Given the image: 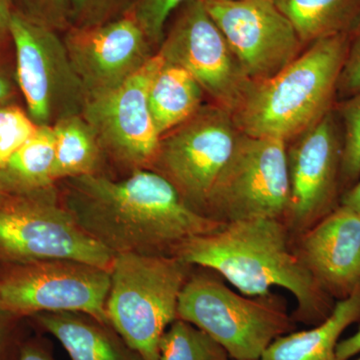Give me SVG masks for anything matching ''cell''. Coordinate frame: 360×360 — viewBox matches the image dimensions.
I'll return each mask as SVG.
<instances>
[{"label":"cell","mask_w":360,"mask_h":360,"mask_svg":"<svg viewBox=\"0 0 360 360\" xmlns=\"http://www.w3.org/2000/svg\"><path fill=\"white\" fill-rule=\"evenodd\" d=\"M63 201L77 224L112 255L176 257L191 239L224 224L187 205L162 175L139 169L122 180L101 174L66 180Z\"/></svg>","instance_id":"6da1fadb"},{"label":"cell","mask_w":360,"mask_h":360,"mask_svg":"<svg viewBox=\"0 0 360 360\" xmlns=\"http://www.w3.org/2000/svg\"><path fill=\"white\" fill-rule=\"evenodd\" d=\"M176 257L217 272L245 295H269L274 286L290 291L296 319L309 326L326 321L335 305L296 252L283 219L227 222L189 240Z\"/></svg>","instance_id":"7a4b0ae2"},{"label":"cell","mask_w":360,"mask_h":360,"mask_svg":"<svg viewBox=\"0 0 360 360\" xmlns=\"http://www.w3.org/2000/svg\"><path fill=\"white\" fill-rule=\"evenodd\" d=\"M355 33L317 40L274 77L252 82L232 113L246 135L290 142L333 110L338 85Z\"/></svg>","instance_id":"3957f363"},{"label":"cell","mask_w":360,"mask_h":360,"mask_svg":"<svg viewBox=\"0 0 360 360\" xmlns=\"http://www.w3.org/2000/svg\"><path fill=\"white\" fill-rule=\"evenodd\" d=\"M191 269L179 257L115 255L106 314L111 328L142 359H158L161 338L177 319Z\"/></svg>","instance_id":"277c9868"},{"label":"cell","mask_w":360,"mask_h":360,"mask_svg":"<svg viewBox=\"0 0 360 360\" xmlns=\"http://www.w3.org/2000/svg\"><path fill=\"white\" fill-rule=\"evenodd\" d=\"M177 319L207 333L232 360H260L276 338L295 328L285 307L272 293L238 295L206 274L187 279L180 292Z\"/></svg>","instance_id":"5b68a950"},{"label":"cell","mask_w":360,"mask_h":360,"mask_svg":"<svg viewBox=\"0 0 360 360\" xmlns=\"http://www.w3.org/2000/svg\"><path fill=\"white\" fill-rule=\"evenodd\" d=\"M0 198V259H66L110 271L115 255L77 224L54 186Z\"/></svg>","instance_id":"8992f818"},{"label":"cell","mask_w":360,"mask_h":360,"mask_svg":"<svg viewBox=\"0 0 360 360\" xmlns=\"http://www.w3.org/2000/svg\"><path fill=\"white\" fill-rule=\"evenodd\" d=\"M288 142L240 132L206 203L205 214L227 224L285 219L290 202Z\"/></svg>","instance_id":"52a82bcc"},{"label":"cell","mask_w":360,"mask_h":360,"mask_svg":"<svg viewBox=\"0 0 360 360\" xmlns=\"http://www.w3.org/2000/svg\"><path fill=\"white\" fill-rule=\"evenodd\" d=\"M239 134L229 110L205 104L193 117L161 136L151 170L167 179L187 205L205 214L213 184Z\"/></svg>","instance_id":"ba28073f"},{"label":"cell","mask_w":360,"mask_h":360,"mask_svg":"<svg viewBox=\"0 0 360 360\" xmlns=\"http://www.w3.org/2000/svg\"><path fill=\"white\" fill-rule=\"evenodd\" d=\"M11 37L15 46L16 78L35 124L53 127L63 118L82 115L86 94L56 32L15 11Z\"/></svg>","instance_id":"9c48e42d"},{"label":"cell","mask_w":360,"mask_h":360,"mask_svg":"<svg viewBox=\"0 0 360 360\" xmlns=\"http://www.w3.org/2000/svg\"><path fill=\"white\" fill-rule=\"evenodd\" d=\"M110 271L94 265L66 259L26 262L0 278V311L11 316L79 312L110 326Z\"/></svg>","instance_id":"30bf717a"},{"label":"cell","mask_w":360,"mask_h":360,"mask_svg":"<svg viewBox=\"0 0 360 360\" xmlns=\"http://www.w3.org/2000/svg\"><path fill=\"white\" fill-rule=\"evenodd\" d=\"M158 52L167 63L188 71L212 103L231 115L252 84L203 0H189L180 7Z\"/></svg>","instance_id":"8fae6325"},{"label":"cell","mask_w":360,"mask_h":360,"mask_svg":"<svg viewBox=\"0 0 360 360\" xmlns=\"http://www.w3.org/2000/svg\"><path fill=\"white\" fill-rule=\"evenodd\" d=\"M290 202L285 222L295 239L340 203L342 131L335 108L288 142Z\"/></svg>","instance_id":"7c38bea8"},{"label":"cell","mask_w":360,"mask_h":360,"mask_svg":"<svg viewBox=\"0 0 360 360\" xmlns=\"http://www.w3.org/2000/svg\"><path fill=\"white\" fill-rule=\"evenodd\" d=\"M165 63L158 52L141 70L110 91L87 99L82 116L103 153L130 172L151 169L161 137L148 106V91Z\"/></svg>","instance_id":"4fadbf2b"},{"label":"cell","mask_w":360,"mask_h":360,"mask_svg":"<svg viewBox=\"0 0 360 360\" xmlns=\"http://www.w3.org/2000/svg\"><path fill=\"white\" fill-rule=\"evenodd\" d=\"M251 82L269 79L305 46L276 0H203Z\"/></svg>","instance_id":"5bb4252c"},{"label":"cell","mask_w":360,"mask_h":360,"mask_svg":"<svg viewBox=\"0 0 360 360\" xmlns=\"http://www.w3.org/2000/svg\"><path fill=\"white\" fill-rule=\"evenodd\" d=\"M63 41L87 99L123 84L155 54L129 14L110 22L73 26Z\"/></svg>","instance_id":"9a60e30c"},{"label":"cell","mask_w":360,"mask_h":360,"mask_svg":"<svg viewBox=\"0 0 360 360\" xmlns=\"http://www.w3.org/2000/svg\"><path fill=\"white\" fill-rule=\"evenodd\" d=\"M295 250L333 300L348 297L360 284V214L347 206L295 238Z\"/></svg>","instance_id":"2e32d148"},{"label":"cell","mask_w":360,"mask_h":360,"mask_svg":"<svg viewBox=\"0 0 360 360\" xmlns=\"http://www.w3.org/2000/svg\"><path fill=\"white\" fill-rule=\"evenodd\" d=\"M35 317L61 343L71 360H143L115 329L90 315L45 312Z\"/></svg>","instance_id":"e0dca14e"},{"label":"cell","mask_w":360,"mask_h":360,"mask_svg":"<svg viewBox=\"0 0 360 360\" xmlns=\"http://www.w3.org/2000/svg\"><path fill=\"white\" fill-rule=\"evenodd\" d=\"M360 321V284L345 300H336L326 321L307 330L279 336L260 360H336L341 335Z\"/></svg>","instance_id":"ac0fdd59"},{"label":"cell","mask_w":360,"mask_h":360,"mask_svg":"<svg viewBox=\"0 0 360 360\" xmlns=\"http://www.w3.org/2000/svg\"><path fill=\"white\" fill-rule=\"evenodd\" d=\"M205 96L188 71L165 60L148 91L149 110L160 136L193 117L205 105Z\"/></svg>","instance_id":"d6986e66"},{"label":"cell","mask_w":360,"mask_h":360,"mask_svg":"<svg viewBox=\"0 0 360 360\" xmlns=\"http://www.w3.org/2000/svg\"><path fill=\"white\" fill-rule=\"evenodd\" d=\"M276 1L292 22L305 47L317 40L360 30V0Z\"/></svg>","instance_id":"ffe728a7"},{"label":"cell","mask_w":360,"mask_h":360,"mask_svg":"<svg viewBox=\"0 0 360 360\" xmlns=\"http://www.w3.org/2000/svg\"><path fill=\"white\" fill-rule=\"evenodd\" d=\"M52 129L56 142L54 181L98 174L103 151L82 115L63 118Z\"/></svg>","instance_id":"44dd1931"},{"label":"cell","mask_w":360,"mask_h":360,"mask_svg":"<svg viewBox=\"0 0 360 360\" xmlns=\"http://www.w3.org/2000/svg\"><path fill=\"white\" fill-rule=\"evenodd\" d=\"M56 142L52 127L42 125L0 168V179L14 191H30L54 186Z\"/></svg>","instance_id":"7402d4cb"},{"label":"cell","mask_w":360,"mask_h":360,"mask_svg":"<svg viewBox=\"0 0 360 360\" xmlns=\"http://www.w3.org/2000/svg\"><path fill=\"white\" fill-rule=\"evenodd\" d=\"M158 360H232L226 350L191 322L176 319L163 333Z\"/></svg>","instance_id":"603a6c76"},{"label":"cell","mask_w":360,"mask_h":360,"mask_svg":"<svg viewBox=\"0 0 360 360\" xmlns=\"http://www.w3.org/2000/svg\"><path fill=\"white\" fill-rule=\"evenodd\" d=\"M342 131L341 191L342 194L360 179V94L335 104Z\"/></svg>","instance_id":"cb8c5ba5"},{"label":"cell","mask_w":360,"mask_h":360,"mask_svg":"<svg viewBox=\"0 0 360 360\" xmlns=\"http://www.w3.org/2000/svg\"><path fill=\"white\" fill-rule=\"evenodd\" d=\"M30 116L16 106L0 105V168L37 132Z\"/></svg>","instance_id":"d4e9b609"},{"label":"cell","mask_w":360,"mask_h":360,"mask_svg":"<svg viewBox=\"0 0 360 360\" xmlns=\"http://www.w3.org/2000/svg\"><path fill=\"white\" fill-rule=\"evenodd\" d=\"M187 1L189 0H136L129 15L141 26L150 44L160 47L168 18Z\"/></svg>","instance_id":"484cf974"},{"label":"cell","mask_w":360,"mask_h":360,"mask_svg":"<svg viewBox=\"0 0 360 360\" xmlns=\"http://www.w3.org/2000/svg\"><path fill=\"white\" fill-rule=\"evenodd\" d=\"M15 1V0H13ZM18 13L54 32L65 30L71 22V0H16Z\"/></svg>","instance_id":"4316f807"},{"label":"cell","mask_w":360,"mask_h":360,"mask_svg":"<svg viewBox=\"0 0 360 360\" xmlns=\"http://www.w3.org/2000/svg\"><path fill=\"white\" fill-rule=\"evenodd\" d=\"M360 94V30L352 37L338 85L341 101Z\"/></svg>","instance_id":"83f0119b"},{"label":"cell","mask_w":360,"mask_h":360,"mask_svg":"<svg viewBox=\"0 0 360 360\" xmlns=\"http://www.w3.org/2000/svg\"><path fill=\"white\" fill-rule=\"evenodd\" d=\"M115 0H71V20L75 25L90 26L103 23L104 14Z\"/></svg>","instance_id":"f1b7e54d"},{"label":"cell","mask_w":360,"mask_h":360,"mask_svg":"<svg viewBox=\"0 0 360 360\" xmlns=\"http://www.w3.org/2000/svg\"><path fill=\"white\" fill-rule=\"evenodd\" d=\"M360 354V328L354 335L340 340L336 347V360H349Z\"/></svg>","instance_id":"f546056e"},{"label":"cell","mask_w":360,"mask_h":360,"mask_svg":"<svg viewBox=\"0 0 360 360\" xmlns=\"http://www.w3.org/2000/svg\"><path fill=\"white\" fill-rule=\"evenodd\" d=\"M13 0H0V46L11 37V20L15 9Z\"/></svg>","instance_id":"4dcf8cb0"},{"label":"cell","mask_w":360,"mask_h":360,"mask_svg":"<svg viewBox=\"0 0 360 360\" xmlns=\"http://www.w3.org/2000/svg\"><path fill=\"white\" fill-rule=\"evenodd\" d=\"M340 205L347 206L360 214V179L341 195Z\"/></svg>","instance_id":"1f68e13d"},{"label":"cell","mask_w":360,"mask_h":360,"mask_svg":"<svg viewBox=\"0 0 360 360\" xmlns=\"http://www.w3.org/2000/svg\"><path fill=\"white\" fill-rule=\"evenodd\" d=\"M20 360H54L51 354H47L41 347L37 345H27L22 348Z\"/></svg>","instance_id":"d6a6232c"},{"label":"cell","mask_w":360,"mask_h":360,"mask_svg":"<svg viewBox=\"0 0 360 360\" xmlns=\"http://www.w3.org/2000/svg\"><path fill=\"white\" fill-rule=\"evenodd\" d=\"M13 92V84L11 80L6 77V73L0 70V105L11 96Z\"/></svg>","instance_id":"836d02e7"},{"label":"cell","mask_w":360,"mask_h":360,"mask_svg":"<svg viewBox=\"0 0 360 360\" xmlns=\"http://www.w3.org/2000/svg\"><path fill=\"white\" fill-rule=\"evenodd\" d=\"M2 336H4V326H2L1 322H0V343H1Z\"/></svg>","instance_id":"e575fe53"},{"label":"cell","mask_w":360,"mask_h":360,"mask_svg":"<svg viewBox=\"0 0 360 360\" xmlns=\"http://www.w3.org/2000/svg\"><path fill=\"white\" fill-rule=\"evenodd\" d=\"M355 360H360V357H359V359H355Z\"/></svg>","instance_id":"d590c367"}]
</instances>
